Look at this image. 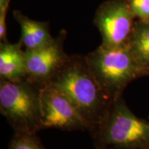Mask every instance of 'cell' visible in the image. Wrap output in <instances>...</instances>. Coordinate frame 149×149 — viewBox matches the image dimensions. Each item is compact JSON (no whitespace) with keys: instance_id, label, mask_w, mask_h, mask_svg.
Segmentation results:
<instances>
[{"instance_id":"7a4b0ae2","label":"cell","mask_w":149,"mask_h":149,"mask_svg":"<svg viewBox=\"0 0 149 149\" xmlns=\"http://www.w3.org/2000/svg\"><path fill=\"white\" fill-rule=\"evenodd\" d=\"M85 58L102 90L113 102L122 97L130 81L147 74L135 60L127 43L116 47L101 44Z\"/></svg>"},{"instance_id":"30bf717a","label":"cell","mask_w":149,"mask_h":149,"mask_svg":"<svg viewBox=\"0 0 149 149\" xmlns=\"http://www.w3.org/2000/svg\"><path fill=\"white\" fill-rule=\"evenodd\" d=\"M127 44L141 68L149 71V22H139L133 26Z\"/></svg>"},{"instance_id":"5b68a950","label":"cell","mask_w":149,"mask_h":149,"mask_svg":"<svg viewBox=\"0 0 149 149\" xmlns=\"http://www.w3.org/2000/svg\"><path fill=\"white\" fill-rule=\"evenodd\" d=\"M66 33L62 31L51 44L33 51H24L26 79L42 89L49 85L52 79L69 59L64 51Z\"/></svg>"},{"instance_id":"4fadbf2b","label":"cell","mask_w":149,"mask_h":149,"mask_svg":"<svg viewBox=\"0 0 149 149\" xmlns=\"http://www.w3.org/2000/svg\"><path fill=\"white\" fill-rule=\"evenodd\" d=\"M10 0H0V40L1 42H8L6 40V16Z\"/></svg>"},{"instance_id":"8fae6325","label":"cell","mask_w":149,"mask_h":149,"mask_svg":"<svg viewBox=\"0 0 149 149\" xmlns=\"http://www.w3.org/2000/svg\"><path fill=\"white\" fill-rule=\"evenodd\" d=\"M8 149H46L36 134L15 133Z\"/></svg>"},{"instance_id":"6da1fadb","label":"cell","mask_w":149,"mask_h":149,"mask_svg":"<svg viewBox=\"0 0 149 149\" xmlns=\"http://www.w3.org/2000/svg\"><path fill=\"white\" fill-rule=\"evenodd\" d=\"M50 84L60 90L77 109L93 136L101 126L113 101L91 73L85 57L70 56Z\"/></svg>"},{"instance_id":"9c48e42d","label":"cell","mask_w":149,"mask_h":149,"mask_svg":"<svg viewBox=\"0 0 149 149\" xmlns=\"http://www.w3.org/2000/svg\"><path fill=\"white\" fill-rule=\"evenodd\" d=\"M14 16L21 27L22 36L19 42L26 48V51L39 49L54 41L47 23L35 21L18 11L14 13Z\"/></svg>"},{"instance_id":"8992f818","label":"cell","mask_w":149,"mask_h":149,"mask_svg":"<svg viewBox=\"0 0 149 149\" xmlns=\"http://www.w3.org/2000/svg\"><path fill=\"white\" fill-rule=\"evenodd\" d=\"M43 128L88 130L86 124L70 100L60 90L49 84L40 89Z\"/></svg>"},{"instance_id":"ba28073f","label":"cell","mask_w":149,"mask_h":149,"mask_svg":"<svg viewBox=\"0 0 149 149\" xmlns=\"http://www.w3.org/2000/svg\"><path fill=\"white\" fill-rule=\"evenodd\" d=\"M22 44L1 42L0 79L18 81L26 78L25 58Z\"/></svg>"},{"instance_id":"277c9868","label":"cell","mask_w":149,"mask_h":149,"mask_svg":"<svg viewBox=\"0 0 149 149\" xmlns=\"http://www.w3.org/2000/svg\"><path fill=\"white\" fill-rule=\"evenodd\" d=\"M92 137L97 149H148L149 122L135 116L120 97Z\"/></svg>"},{"instance_id":"7c38bea8","label":"cell","mask_w":149,"mask_h":149,"mask_svg":"<svg viewBox=\"0 0 149 149\" xmlns=\"http://www.w3.org/2000/svg\"><path fill=\"white\" fill-rule=\"evenodd\" d=\"M130 7L134 15L141 22H149V0H130Z\"/></svg>"},{"instance_id":"52a82bcc","label":"cell","mask_w":149,"mask_h":149,"mask_svg":"<svg viewBox=\"0 0 149 149\" xmlns=\"http://www.w3.org/2000/svg\"><path fill=\"white\" fill-rule=\"evenodd\" d=\"M135 17L130 4L121 0L104 3L97 11L95 24L102 35V45L116 47L127 43Z\"/></svg>"},{"instance_id":"3957f363","label":"cell","mask_w":149,"mask_h":149,"mask_svg":"<svg viewBox=\"0 0 149 149\" xmlns=\"http://www.w3.org/2000/svg\"><path fill=\"white\" fill-rule=\"evenodd\" d=\"M0 111L15 133L37 134L43 129L40 89L26 78L0 79Z\"/></svg>"},{"instance_id":"5bb4252c","label":"cell","mask_w":149,"mask_h":149,"mask_svg":"<svg viewBox=\"0 0 149 149\" xmlns=\"http://www.w3.org/2000/svg\"><path fill=\"white\" fill-rule=\"evenodd\" d=\"M148 74H149V71H148Z\"/></svg>"}]
</instances>
